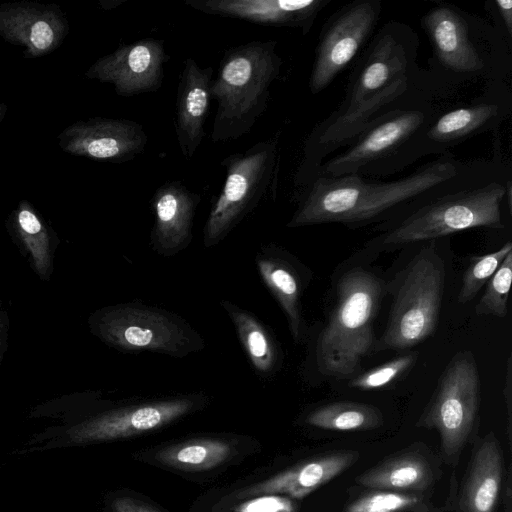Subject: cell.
I'll return each mask as SVG.
<instances>
[{
	"label": "cell",
	"instance_id": "cell-1",
	"mask_svg": "<svg viewBox=\"0 0 512 512\" xmlns=\"http://www.w3.org/2000/svg\"><path fill=\"white\" fill-rule=\"evenodd\" d=\"M418 49V34L402 21H387L371 37L353 63L343 99L304 141L293 180L296 190L314 178L328 155L350 145L386 112L422 93Z\"/></svg>",
	"mask_w": 512,
	"mask_h": 512
},
{
	"label": "cell",
	"instance_id": "cell-2",
	"mask_svg": "<svg viewBox=\"0 0 512 512\" xmlns=\"http://www.w3.org/2000/svg\"><path fill=\"white\" fill-rule=\"evenodd\" d=\"M468 164L447 152L408 175L389 181L360 175L316 176L295 190L297 207L286 226L339 223L359 227L382 218L396 219L458 176Z\"/></svg>",
	"mask_w": 512,
	"mask_h": 512
},
{
	"label": "cell",
	"instance_id": "cell-3",
	"mask_svg": "<svg viewBox=\"0 0 512 512\" xmlns=\"http://www.w3.org/2000/svg\"><path fill=\"white\" fill-rule=\"evenodd\" d=\"M512 214V172L499 153L470 160L458 176L392 220L380 243L397 247L479 227L501 229Z\"/></svg>",
	"mask_w": 512,
	"mask_h": 512
},
{
	"label": "cell",
	"instance_id": "cell-4",
	"mask_svg": "<svg viewBox=\"0 0 512 512\" xmlns=\"http://www.w3.org/2000/svg\"><path fill=\"white\" fill-rule=\"evenodd\" d=\"M420 26L431 47L419 89L433 101L449 98L470 85L507 82L512 47L483 17L452 3L435 2Z\"/></svg>",
	"mask_w": 512,
	"mask_h": 512
},
{
	"label": "cell",
	"instance_id": "cell-5",
	"mask_svg": "<svg viewBox=\"0 0 512 512\" xmlns=\"http://www.w3.org/2000/svg\"><path fill=\"white\" fill-rule=\"evenodd\" d=\"M439 104L417 93L372 122L342 152L325 160L316 176L388 177L420 159L421 138Z\"/></svg>",
	"mask_w": 512,
	"mask_h": 512
},
{
	"label": "cell",
	"instance_id": "cell-6",
	"mask_svg": "<svg viewBox=\"0 0 512 512\" xmlns=\"http://www.w3.org/2000/svg\"><path fill=\"white\" fill-rule=\"evenodd\" d=\"M283 61L276 40H254L225 49L211 87L217 103L210 139L236 140L249 133L268 108Z\"/></svg>",
	"mask_w": 512,
	"mask_h": 512
},
{
	"label": "cell",
	"instance_id": "cell-7",
	"mask_svg": "<svg viewBox=\"0 0 512 512\" xmlns=\"http://www.w3.org/2000/svg\"><path fill=\"white\" fill-rule=\"evenodd\" d=\"M383 293L381 279L364 268L341 276L335 306L316 342L315 358L321 374L342 379L357 372L373 347V323Z\"/></svg>",
	"mask_w": 512,
	"mask_h": 512
},
{
	"label": "cell",
	"instance_id": "cell-8",
	"mask_svg": "<svg viewBox=\"0 0 512 512\" xmlns=\"http://www.w3.org/2000/svg\"><path fill=\"white\" fill-rule=\"evenodd\" d=\"M282 131L221 161L225 181L203 228V244L214 247L265 198L275 193L281 162Z\"/></svg>",
	"mask_w": 512,
	"mask_h": 512
},
{
	"label": "cell",
	"instance_id": "cell-9",
	"mask_svg": "<svg viewBox=\"0 0 512 512\" xmlns=\"http://www.w3.org/2000/svg\"><path fill=\"white\" fill-rule=\"evenodd\" d=\"M444 284V262L436 240H431L397 275L387 325L375 351L407 349L430 337L439 320Z\"/></svg>",
	"mask_w": 512,
	"mask_h": 512
},
{
	"label": "cell",
	"instance_id": "cell-10",
	"mask_svg": "<svg viewBox=\"0 0 512 512\" xmlns=\"http://www.w3.org/2000/svg\"><path fill=\"white\" fill-rule=\"evenodd\" d=\"M99 336L125 352H153L184 358L205 348V341L184 318L157 306L127 302L96 317Z\"/></svg>",
	"mask_w": 512,
	"mask_h": 512
},
{
	"label": "cell",
	"instance_id": "cell-11",
	"mask_svg": "<svg viewBox=\"0 0 512 512\" xmlns=\"http://www.w3.org/2000/svg\"><path fill=\"white\" fill-rule=\"evenodd\" d=\"M381 0H354L324 22L315 48L308 87L312 95L324 91L365 48L382 14Z\"/></svg>",
	"mask_w": 512,
	"mask_h": 512
},
{
	"label": "cell",
	"instance_id": "cell-12",
	"mask_svg": "<svg viewBox=\"0 0 512 512\" xmlns=\"http://www.w3.org/2000/svg\"><path fill=\"white\" fill-rule=\"evenodd\" d=\"M479 373L470 351L455 354L445 367L431 404L418 426L435 428L447 456L459 452L471 432L479 402Z\"/></svg>",
	"mask_w": 512,
	"mask_h": 512
},
{
	"label": "cell",
	"instance_id": "cell-13",
	"mask_svg": "<svg viewBox=\"0 0 512 512\" xmlns=\"http://www.w3.org/2000/svg\"><path fill=\"white\" fill-rule=\"evenodd\" d=\"M512 112V91L507 82H494L469 102L437 112L422 135L419 157L441 155L473 137L497 132Z\"/></svg>",
	"mask_w": 512,
	"mask_h": 512
},
{
	"label": "cell",
	"instance_id": "cell-14",
	"mask_svg": "<svg viewBox=\"0 0 512 512\" xmlns=\"http://www.w3.org/2000/svg\"><path fill=\"white\" fill-rule=\"evenodd\" d=\"M169 60L163 41L149 37L122 45L98 59L86 76L112 84L119 96L131 97L159 90Z\"/></svg>",
	"mask_w": 512,
	"mask_h": 512
},
{
	"label": "cell",
	"instance_id": "cell-15",
	"mask_svg": "<svg viewBox=\"0 0 512 512\" xmlns=\"http://www.w3.org/2000/svg\"><path fill=\"white\" fill-rule=\"evenodd\" d=\"M59 139L60 146L70 154L112 163L134 159L144 152L148 142L138 122L100 117L76 122Z\"/></svg>",
	"mask_w": 512,
	"mask_h": 512
},
{
	"label": "cell",
	"instance_id": "cell-16",
	"mask_svg": "<svg viewBox=\"0 0 512 512\" xmlns=\"http://www.w3.org/2000/svg\"><path fill=\"white\" fill-rule=\"evenodd\" d=\"M199 397L180 396L124 406L106 412L77 427V441H105L139 435L161 428L190 413Z\"/></svg>",
	"mask_w": 512,
	"mask_h": 512
},
{
	"label": "cell",
	"instance_id": "cell-17",
	"mask_svg": "<svg viewBox=\"0 0 512 512\" xmlns=\"http://www.w3.org/2000/svg\"><path fill=\"white\" fill-rule=\"evenodd\" d=\"M200 201L201 195L179 180L164 182L154 191L150 200L154 215L150 245L155 253L170 257L190 245Z\"/></svg>",
	"mask_w": 512,
	"mask_h": 512
},
{
	"label": "cell",
	"instance_id": "cell-18",
	"mask_svg": "<svg viewBox=\"0 0 512 512\" xmlns=\"http://www.w3.org/2000/svg\"><path fill=\"white\" fill-rule=\"evenodd\" d=\"M332 0H185L194 10L252 23L299 29L307 35Z\"/></svg>",
	"mask_w": 512,
	"mask_h": 512
},
{
	"label": "cell",
	"instance_id": "cell-19",
	"mask_svg": "<svg viewBox=\"0 0 512 512\" xmlns=\"http://www.w3.org/2000/svg\"><path fill=\"white\" fill-rule=\"evenodd\" d=\"M213 68L186 58L179 76L174 127L181 154L190 160L205 136L204 125L212 101Z\"/></svg>",
	"mask_w": 512,
	"mask_h": 512
},
{
	"label": "cell",
	"instance_id": "cell-20",
	"mask_svg": "<svg viewBox=\"0 0 512 512\" xmlns=\"http://www.w3.org/2000/svg\"><path fill=\"white\" fill-rule=\"evenodd\" d=\"M66 21L55 8L33 4L0 8V34L26 47V55L41 56L54 50L66 32Z\"/></svg>",
	"mask_w": 512,
	"mask_h": 512
},
{
	"label": "cell",
	"instance_id": "cell-21",
	"mask_svg": "<svg viewBox=\"0 0 512 512\" xmlns=\"http://www.w3.org/2000/svg\"><path fill=\"white\" fill-rule=\"evenodd\" d=\"M358 458L359 454L355 451L317 457L241 491L239 497L275 494L301 499L342 473Z\"/></svg>",
	"mask_w": 512,
	"mask_h": 512
},
{
	"label": "cell",
	"instance_id": "cell-22",
	"mask_svg": "<svg viewBox=\"0 0 512 512\" xmlns=\"http://www.w3.org/2000/svg\"><path fill=\"white\" fill-rule=\"evenodd\" d=\"M255 263L263 283L286 316L293 340L299 343L305 325L301 310L302 280L295 263L274 244L263 246L256 254Z\"/></svg>",
	"mask_w": 512,
	"mask_h": 512
},
{
	"label": "cell",
	"instance_id": "cell-23",
	"mask_svg": "<svg viewBox=\"0 0 512 512\" xmlns=\"http://www.w3.org/2000/svg\"><path fill=\"white\" fill-rule=\"evenodd\" d=\"M220 304L254 371L264 379L274 376L282 366V353L273 333L250 311L229 300H222Z\"/></svg>",
	"mask_w": 512,
	"mask_h": 512
},
{
	"label": "cell",
	"instance_id": "cell-24",
	"mask_svg": "<svg viewBox=\"0 0 512 512\" xmlns=\"http://www.w3.org/2000/svg\"><path fill=\"white\" fill-rule=\"evenodd\" d=\"M502 481V457L491 433L477 449L470 467L461 506L466 512H493Z\"/></svg>",
	"mask_w": 512,
	"mask_h": 512
},
{
	"label": "cell",
	"instance_id": "cell-25",
	"mask_svg": "<svg viewBox=\"0 0 512 512\" xmlns=\"http://www.w3.org/2000/svg\"><path fill=\"white\" fill-rule=\"evenodd\" d=\"M432 475L427 461L418 454L408 453L391 458L356 477V482L368 488L386 490H424Z\"/></svg>",
	"mask_w": 512,
	"mask_h": 512
},
{
	"label": "cell",
	"instance_id": "cell-26",
	"mask_svg": "<svg viewBox=\"0 0 512 512\" xmlns=\"http://www.w3.org/2000/svg\"><path fill=\"white\" fill-rule=\"evenodd\" d=\"M231 454L229 443L218 439H192L160 450L156 459L163 465L186 471L212 469Z\"/></svg>",
	"mask_w": 512,
	"mask_h": 512
},
{
	"label": "cell",
	"instance_id": "cell-27",
	"mask_svg": "<svg viewBox=\"0 0 512 512\" xmlns=\"http://www.w3.org/2000/svg\"><path fill=\"white\" fill-rule=\"evenodd\" d=\"M307 423L321 429L356 431L373 429L382 424L380 411L368 404L356 402L331 403L312 411Z\"/></svg>",
	"mask_w": 512,
	"mask_h": 512
},
{
	"label": "cell",
	"instance_id": "cell-28",
	"mask_svg": "<svg viewBox=\"0 0 512 512\" xmlns=\"http://www.w3.org/2000/svg\"><path fill=\"white\" fill-rule=\"evenodd\" d=\"M511 251L512 244L508 241L491 253L473 257L462 278V285L458 294L459 303L465 304L471 301Z\"/></svg>",
	"mask_w": 512,
	"mask_h": 512
},
{
	"label": "cell",
	"instance_id": "cell-29",
	"mask_svg": "<svg viewBox=\"0 0 512 512\" xmlns=\"http://www.w3.org/2000/svg\"><path fill=\"white\" fill-rule=\"evenodd\" d=\"M512 279V251L509 252L497 271L486 283V289L475 306L479 316L492 315L499 318L507 316L508 295Z\"/></svg>",
	"mask_w": 512,
	"mask_h": 512
},
{
	"label": "cell",
	"instance_id": "cell-30",
	"mask_svg": "<svg viewBox=\"0 0 512 512\" xmlns=\"http://www.w3.org/2000/svg\"><path fill=\"white\" fill-rule=\"evenodd\" d=\"M416 353H407L352 378L349 386L360 390H375L391 384L415 362Z\"/></svg>",
	"mask_w": 512,
	"mask_h": 512
},
{
	"label": "cell",
	"instance_id": "cell-31",
	"mask_svg": "<svg viewBox=\"0 0 512 512\" xmlns=\"http://www.w3.org/2000/svg\"><path fill=\"white\" fill-rule=\"evenodd\" d=\"M418 498L396 492H374L360 497L345 512H399L415 505Z\"/></svg>",
	"mask_w": 512,
	"mask_h": 512
},
{
	"label": "cell",
	"instance_id": "cell-32",
	"mask_svg": "<svg viewBox=\"0 0 512 512\" xmlns=\"http://www.w3.org/2000/svg\"><path fill=\"white\" fill-rule=\"evenodd\" d=\"M17 221L38 267L44 268L47 261L46 235L40 220L30 209L22 207L18 212Z\"/></svg>",
	"mask_w": 512,
	"mask_h": 512
},
{
	"label": "cell",
	"instance_id": "cell-33",
	"mask_svg": "<svg viewBox=\"0 0 512 512\" xmlns=\"http://www.w3.org/2000/svg\"><path fill=\"white\" fill-rule=\"evenodd\" d=\"M233 512H296V504L283 495L264 494L245 500Z\"/></svg>",
	"mask_w": 512,
	"mask_h": 512
},
{
	"label": "cell",
	"instance_id": "cell-34",
	"mask_svg": "<svg viewBox=\"0 0 512 512\" xmlns=\"http://www.w3.org/2000/svg\"><path fill=\"white\" fill-rule=\"evenodd\" d=\"M484 10L491 18V24L512 47V1L487 0Z\"/></svg>",
	"mask_w": 512,
	"mask_h": 512
},
{
	"label": "cell",
	"instance_id": "cell-35",
	"mask_svg": "<svg viewBox=\"0 0 512 512\" xmlns=\"http://www.w3.org/2000/svg\"><path fill=\"white\" fill-rule=\"evenodd\" d=\"M114 512H158L147 504L129 497L116 498L112 503Z\"/></svg>",
	"mask_w": 512,
	"mask_h": 512
},
{
	"label": "cell",
	"instance_id": "cell-36",
	"mask_svg": "<svg viewBox=\"0 0 512 512\" xmlns=\"http://www.w3.org/2000/svg\"><path fill=\"white\" fill-rule=\"evenodd\" d=\"M5 110H6V107L4 105L0 104V120L3 117Z\"/></svg>",
	"mask_w": 512,
	"mask_h": 512
},
{
	"label": "cell",
	"instance_id": "cell-37",
	"mask_svg": "<svg viewBox=\"0 0 512 512\" xmlns=\"http://www.w3.org/2000/svg\"><path fill=\"white\" fill-rule=\"evenodd\" d=\"M506 512H510V511H506Z\"/></svg>",
	"mask_w": 512,
	"mask_h": 512
}]
</instances>
